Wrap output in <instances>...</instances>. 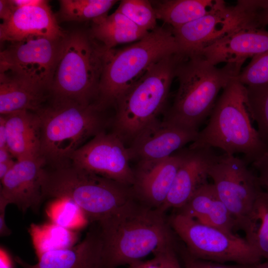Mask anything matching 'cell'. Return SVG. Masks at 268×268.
<instances>
[{"label":"cell","instance_id":"obj_1","mask_svg":"<svg viewBox=\"0 0 268 268\" xmlns=\"http://www.w3.org/2000/svg\"><path fill=\"white\" fill-rule=\"evenodd\" d=\"M97 223L104 268L130 265L151 253L177 251L180 243L165 213L136 199Z\"/></svg>","mask_w":268,"mask_h":268},{"label":"cell","instance_id":"obj_2","mask_svg":"<svg viewBox=\"0 0 268 268\" xmlns=\"http://www.w3.org/2000/svg\"><path fill=\"white\" fill-rule=\"evenodd\" d=\"M97 103L89 105L50 96L39 110L40 155L51 166L69 161L70 155L103 131L106 125L103 111Z\"/></svg>","mask_w":268,"mask_h":268},{"label":"cell","instance_id":"obj_3","mask_svg":"<svg viewBox=\"0 0 268 268\" xmlns=\"http://www.w3.org/2000/svg\"><path fill=\"white\" fill-rule=\"evenodd\" d=\"M242 66L226 64L218 68L202 55H182L176 70L179 87L164 120L199 132L210 115L219 91L241 71Z\"/></svg>","mask_w":268,"mask_h":268},{"label":"cell","instance_id":"obj_4","mask_svg":"<svg viewBox=\"0 0 268 268\" xmlns=\"http://www.w3.org/2000/svg\"><path fill=\"white\" fill-rule=\"evenodd\" d=\"M246 105V86L236 77L223 88L206 127L189 148H218L225 154L242 153L253 163L268 151L253 126Z\"/></svg>","mask_w":268,"mask_h":268},{"label":"cell","instance_id":"obj_5","mask_svg":"<svg viewBox=\"0 0 268 268\" xmlns=\"http://www.w3.org/2000/svg\"><path fill=\"white\" fill-rule=\"evenodd\" d=\"M42 191L44 199L72 200L89 221L96 222L136 199L132 187L86 171L69 161L49 169L45 168Z\"/></svg>","mask_w":268,"mask_h":268},{"label":"cell","instance_id":"obj_6","mask_svg":"<svg viewBox=\"0 0 268 268\" xmlns=\"http://www.w3.org/2000/svg\"><path fill=\"white\" fill-rule=\"evenodd\" d=\"M179 53L172 28L157 27L134 44L121 49L105 50L97 103L115 105L119 98L156 62Z\"/></svg>","mask_w":268,"mask_h":268},{"label":"cell","instance_id":"obj_7","mask_svg":"<svg viewBox=\"0 0 268 268\" xmlns=\"http://www.w3.org/2000/svg\"><path fill=\"white\" fill-rule=\"evenodd\" d=\"M181 57L177 53L156 62L117 100L112 132L125 144H130L163 109Z\"/></svg>","mask_w":268,"mask_h":268},{"label":"cell","instance_id":"obj_8","mask_svg":"<svg viewBox=\"0 0 268 268\" xmlns=\"http://www.w3.org/2000/svg\"><path fill=\"white\" fill-rule=\"evenodd\" d=\"M105 50L90 33L77 30L66 33L51 96L85 105L97 103Z\"/></svg>","mask_w":268,"mask_h":268},{"label":"cell","instance_id":"obj_9","mask_svg":"<svg viewBox=\"0 0 268 268\" xmlns=\"http://www.w3.org/2000/svg\"><path fill=\"white\" fill-rule=\"evenodd\" d=\"M178 238L193 257L225 264L253 265L262 259L245 239L202 224L177 212L168 218Z\"/></svg>","mask_w":268,"mask_h":268},{"label":"cell","instance_id":"obj_10","mask_svg":"<svg viewBox=\"0 0 268 268\" xmlns=\"http://www.w3.org/2000/svg\"><path fill=\"white\" fill-rule=\"evenodd\" d=\"M261 0H238L234 6L205 15L172 30L179 53L186 56L201 55L202 50L220 38L244 26L260 28L257 14Z\"/></svg>","mask_w":268,"mask_h":268},{"label":"cell","instance_id":"obj_11","mask_svg":"<svg viewBox=\"0 0 268 268\" xmlns=\"http://www.w3.org/2000/svg\"><path fill=\"white\" fill-rule=\"evenodd\" d=\"M65 37L32 36L10 42L0 52V73L15 76L51 91Z\"/></svg>","mask_w":268,"mask_h":268},{"label":"cell","instance_id":"obj_12","mask_svg":"<svg viewBox=\"0 0 268 268\" xmlns=\"http://www.w3.org/2000/svg\"><path fill=\"white\" fill-rule=\"evenodd\" d=\"M209 177L220 199L241 227L263 187L258 176L246 163L233 155L218 156L209 171Z\"/></svg>","mask_w":268,"mask_h":268},{"label":"cell","instance_id":"obj_13","mask_svg":"<svg viewBox=\"0 0 268 268\" xmlns=\"http://www.w3.org/2000/svg\"><path fill=\"white\" fill-rule=\"evenodd\" d=\"M128 147L114 133L95 135L70 155L69 161L86 171L132 187L134 171Z\"/></svg>","mask_w":268,"mask_h":268},{"label":"cell","instance_id":"obj_14","mask_svg":"<svg viewBox=\"0 0 268 268\" xmlns=\"http://www.w3.org/2000/svg\"><path fill=\"white\" fill-rule=\"evenodd\" d=\"M46 164L41 156L16 160L0 180V206L13 204L23 212H37L44 200L42 178Z\"/></svg>","mask_w":268,"mask_h":268},{"label":"cell","instance_id":"obj_15","mask_svg":"<svg viewBox=\"0 0 268 268\" xmlns=\"http://www.w3.org/2000/svg\"><path fill=\"white\" fill-rule=\"evenodd\" d=\"M198 132L157 118L144 127L128 147L131 160L138 162L169 157L193 142Z\"/></svg>","mask_w":268,"mask_h":268},{"label":"cell","instance_id":"obj_16","mask_svg":"<svg viewBox=\"0 0 268 268\" xmlns=\"http://www.w3.org/2000/svg\"><path fill=\"white\" fill-rule=\"evenodd\" d=\"M181 149L164 159L137 162L132 188L138 201L155 209L162 206L182 162Z\"/></svg>","mask_w":268,"mask_h":268},{"label":"cell","instance_id":"obj_17","mask_svg":"<svg viewBox=\"0 0 268 268\" xmlns=\"http://www.w3.org/2000/svg\"><path fill=\"white\" fill-rule=\"evenodd\" d=\"M212 149L188 147L184 149L183 159L171 188L158 210L165 213L170 208L180 209L201 187L208 182L209 169L218 157Z\"/></svg>","mask_w":268,"mask_h":268},{"label":"cell","instance_id":"obj_18","mask_svg":"<svg viewBox=\"0 0 268 268\" xmlns=\"http://www.w3.org/2000/svg\"><path fill=\"white\" fill-rule=\"evenodd\" d=\"M268 51V31L252 26L241 27L204 49L201 55L209 63L242 66L249 58Z\"/></svg>","mask_w":268,"mask_h":268},{"label":"cell","instance_id":"obj_19","mask_svg":"<svg viewBox=\"0 0 268 268\" xmlns=\"http://www.w3.org/2000/svg\"><path fill=\"white\" fill-rule=\"evenodd\" d=\"M38 258L34 265L18 256L14 261L22 268H104L103 243L98 226L90 229L78 244L45 252Z\"/></svg>","mask_w":268,"mask_h":268},{"label":"cell","instance_id":"obj_20","mask_svg":"<svg viewBox=\"0 0 268 268\" xmlns=\"http://www.w3.org/2000/svg\"><path fill=\"white\" fill-rule=\"evenodd\" d=\"M66 34L60 27L49 1L18 8L9 19L0 24L1 42L19 41L32 36L60 38Z\"/></svg>","mask_w":268,"mask_h":268},{"label":"cell","instance_id":"obj_21","mask_svg":"<svg viewBox=\"0 0 268 268\" xmlns=\"http://www.w3.org/2000/svg\"><path fill=\"white\" fill-rule=\"evenodd\" d=\"M178 213L198 222L233 233L237 229L236 220L217 194L213 183L201 187Z\"/></svg>","mask_w":268,"mask_h":268},{"label":"cell","instance_id":"obj_22","mask_svg":"<svg viewBox=\"0 0 268 268\" xmlns=\"http://www.w3.org/2000/svg\"><path fill=\"white\" fill-rule=\"evenodd\" d=\"M4 116L6 147L17 160L41 156L39 121L35 112L19 111Z\"/></svg>","mask_w":268,"mask_h":268},{"label":"cell","instance_id":"obj_23","mask_svg":"<svg viewBox=\"0 0 268 268\" xmlns=\"http://www.w3.org/2000/svg\"><path fill=\"white\" fill-rule=\"evenodd\" d=\"M50 90L19 78L0 73V114L19 111L36 112L49 100Z\"/></svg>","mask_w":268,"mask_h":268},{"label":"cell","instance_id":"obj_24","mask_svg":"<svg viewBox=\"0 0 268 268\" xmlns=\"http://www.w3.org/2000/svg\"><path fill=\"white\" fill-rule=\"evenodd\" d=\"M149 32L116 10L109 15L93 21L89 32L106 50L114 49L119 44L137 41Z\"/></svg>","mask_w":268,"mask_h":268},{"label":"cell","instance_id":"obj_25","mask_svg":"<svg viewBox=\"0 0 268 268\" xmlns=\"http://www.w3.org/2000/svg\"><path fill=\"white\" fill-rule=\"evenodd\" d=\"M226 6L222 0H167L154 8L157 19L175 29Z\"/></svg>","mask_w":268,"mask_h":268},{"label":"cell","instance_id":"obj_26","mask_svg":"<svg viewBox=\"0 0 268 268\" xmlns=\"http://www.w3.org/2000/svg\"><path fill=\"white\" fill-rule=\"evenodd\" d=\"M240 229L261 258L268 259V187H263Z\"/></svg>","mask_w":268,"mask_h":268},{"label":"cell","instance_id":"obj_27","mask_svg":"<svg viewBox=\"0 0 268 268\" xmlns=\"http://www.w3.org/2000/svg\"><path fill=\"white\" fill-rule=\"evenodd\" d=\"M29 232L37 257L48 251L71 247L76 244L78 238L77 231L51 222L32 224Z\"/></svg>","mask_w":268,"mask_h":268},{"label":"cell","instance_id":"obj_28","mask_svg":"<svg viewBox=\"0 0 268 268\" xmlns=\"http://www.w3.org/2000/svg\"><path fill=\"white\" fill-rule=\"evenodd\" d=\"M58 12L62 21H92L107 15L116 0H60Z\"/></svg>","mask_w":268,"mask_h":268},{"label":"cell","instance_id":"obj_29","mask_svg":"<svg viewBox=\"0 0 268 268\" xmlns=\"http://www.w3.org/2000/svg\"><path fill=\"white\" fill-rule=\"evenodd\" d=\"M46 211L51 222L73 231L80 230L89 222L81 208L67 198L54 199Z\"/></svg>","mask_w":268,"mask_h":268},{"label":"cell","instance_id":"obj_30","mask_svg":"<svg viewBox=\"0 0 268 268\" xmlns=\"http://www.w3.org/2000/svg\"><path fill=\"white\" fill-rule=\"evenodd\" d=\"M245 86L248 110L257 125L261 140L268 148V82Z\"/></svg>","mask_w":268,"mask_h":268},{"label":"cell","instance_id":"obj_31","mask_svg":"<svg viewBox=\"0 0 268 268\" xmlns=\"http://www.w3.org/2000/svg\"><path fill=\"white\" fill-rule=\"evenodd\" d=\"M116 10L143 30L150 32L157 27L155 11L148 0H123Z\"/></svg>","mask_w":268,"mask_h":268},{"label":"cell","instance_id":"obj_32","mask_svg":"<svg viewBox=\"0 0 268 268\" xmlns=\"http://www.w3.org/2000/svg\"><path fill=\"white\" fill-rule=\"evenodd\" d=\"M236 79L245 86L268 82V51L253 57Z\"/></svg>","mask_w":268,"mask_h":268},{"label":"cell","instance_id":"obj_33","mask_svg":"<svg viewBox=\"0 0 268 268\" xmlns=\"http://www.w3.org/2000/svg\"><path fill=\"white\" fill-rule=\"evenodd\" d=\"M178 252L182 257L185 268H250L251 265H226L209 261L196 259L187 251L184 244L181 243Z\"/></svg>","mask_w":268,"mask_h":268},{"label":"cell","instance_id":"obj_34","mask_svg":"<svg viewBox=\"0 0 268 268\" xmlns=\"http://www.w3.org/2000/svg\"><path fill=\"white\" fill-rule=\"evenodd\" d=\"M177 251L172 250L156 253L153 259L135 262L129 265V268H171L177 258Z\"/></svg>","mask_w":268,"mask_h":268},{"label":"cell","instance_id":"obj_35","mask_svg":"<svg viewBox=\"0 0 268 268\" xmlns=\"http://www.w3.org/2000/svg\"><path fill=\"white\" fill-rule=\"evenodd\" d=\"M259 172L258 178L262 187H268V151L253 162Z\"/></svg>","mask_w":268,"mask_h":268},{"label":"cell","instance_id":"obj_36","mask_svg":"<svg viewBox=\"0 0 268 268\" xmlns=\"http://www.w3.org/2000/svg\"><path fill=\"white\" fill-rule=\"evenodd\" d=\"M14 10L8 0H0V18L2 22L10 18Z\"/></svg>","mask_w":268,"mask_h":268},{"label":"cell","instance_id":"obj_37","mask_svg":"<svg viewBox=\"0 0 268 268\" xmlns=\"http://www.w3.org/2000/svg\"><path fill=\"white\" fill-rule=\"evenodd\" d=\"M15 11L16 9L25 6L37 5L44 4L48 0H8Z\"/></svg>","mask_w":268,"mask_h":268},{"label":"cell","instance_id":"obj_38","mask_svg":"<svg viewBox=\"0 0 268 268\" xmlns=\"http://www.w3.org/2000/svg\"><path fill=\"white\" fill-rule=\"evenodd\" d=\"M257 20L261 28L268 25V0H266L263 6L258 11Z\"/></svg>","mask_w":268,"mask_h":268},{"label":"cell","instance_id":"obj_39","mask_svg":"<svg viewBox=\"0 0 268 268\" xmlns=\"http://www.w3.org/2000/svg\"><path fill=\"white\" fill-rule=\"evenodd\" d=\"M0 268H14V263L12 257L1 246L0 249Z\"/></svg>","mask_w":268,"mask_h":268},{"label":"cell","instance_id":"obj_40","mask_svg":"<svg viewBox=\"0 0 268 268\" xmlns=\"http://www.w3.org/2000/svg\"><path fill=\"white\" fill-rule=\"evenodd\" d=\"M6 207H0V235L1 237L7 236L11 234V231L7 227L5 220Z\"/></svg>","mask_w":268,"mask_h":268},{"label":"cell","instance_id":"obj_41","mask_svg":"<svg viewBox=\"0 0 268 268\" xmlns=\"http://www.w3.org/2000/svg\"><path fill=\"white\" fill-rule=\"evenodd\" d=\"M6 147L5 121L3 116H0V148Z\"/></svg>","mask_w":268,"mask_h":268},{"label":"cell","instance_id":"obj_42","mask_svg":"<svg viewBox=\"0 0 268 268\" xmlns=\"http://www.w3.org/2000/svg\"><path fill=\"white\" fill-rule=\"evenodd\" d=\"M16 161L13 159L6 162L0 163V179H2L14 165Z\"/></svg>","mask_w":268,"mask_h":268},{"label":"cell","instance_id":"obj_43","mask_svg":"<svg viewBox=\"0 0 268 268\" xmlns=\"http://www.w3.org/2000/svg\"><path fill=\"white\" fill-rule=\"evenodd\" d=\"M12 155L8 148H0V163L6 162L12 159Z\"/></svg>","mask_w":268,"mask_h":268},{"label":"cell","instance_id":"obj_44","mask_svg":"<svg viewBox=\"0 0 268 268\" xmlns=\"http://www.w3.org/2000/svg\"><path fill=\"white\" fill-rule=\"evenodd\" d=\"M250 268H268V262H260L255 265H251Z\"/></svg>","mask_w":268,"mask_h":268},{"label":"cell","instance_id":"obj_45","mask_svg":"<svg viewBox=\"0 0 268 268\" xmlns=\"http://www.w3.org/2000/svg\"><path fill=\"white\" fill-rule=\"evenodd\" d=\"M171 268H181L177 259L174 262Z\"/></svg>","mask_w":268,"mask_h":268},{"label":"cell","instance_id":"obj_46","mask_svg":"<svg viewBox=\"0 0 268 268\" xmlns=\"http://www.w3.org/2000/svg\"></svg>","mask_w":268,"mask_h":268}]
</instances>
